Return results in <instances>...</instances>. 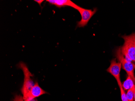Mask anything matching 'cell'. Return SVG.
Returning a JSON list of instances; mask_svg holds the SVG:
<instances>
[{"label":"cell","instance_id":"5bb4252c","mask_svg":"<svg viewBox=\"0 0 135 101\" xmlns=\"http://www.w3.org/2000/svg\"><path fill=\"white\" fill-rule=\"evenodd\" d=\"M134 101H135V93H134Z\"/></svg>","mask_w":135,"mask_h":101},{"label":"cell","instance_id":"9a60e30c","mask_svg":"<svg viewBox=\"0 0 135 101\" xmlns=\"http://www.w3.org/2000/svg\"><path fill=\"white\" fill-rule=\"evenodd\" d=\"M24 101H27V100H24Z\"/></svg>","mask_w":135,"mask_h":101},{"label":"cell","instance_id":"9c48e42d","mask_svg":"<svg viewBox=\"0 0 135 101\" xmlns=\"http://www.w3.org/2000/svg\"><path fill=\"white\" fill-rule=\"evenodd\" d=\"M135 91V85L127 91L126 93L128 101H134V93Z\"/></svg>","mask_w":135,"mask_h":101},{"label":"cell","instance_id":"52a82bcc","mask_svg":"<svg viewBox=\"0 0 135 101\" xmlns=\"http://www.w3.org/2000/svg\"><path fill=\"white\" fill-rule=\"evenodd\" d=\"M46 93H47L44 91V89H42L39 86L37 82H36L35 83V85L32 88V89L29 93L25 100H27V101H30L34 99L39 97L43 94Z\"/></svg>","mask_w":135,"mask_h":101},{"label":"cell","instance_id":"ba28073f","mask_svg":"<svg viewBox=\"0 0 135 101\" xmlns=\"http://www.w3.org/2000/svg\"><path fill=\"white\" fill-rule=\"evenodd\" d=\"M135 85V83L132 79L128 76L126 80L122 84V86L125 91H128Z\"/></svg>","mask_w":135,"mask_h":101},{"label":"cell","instance_id":"6da1fadb","mask_svg":"<svg viewBox=\"0 0 135 101\" xmlns=\"http://www.w3.org/2000/svg\"><path fill=\"white\" fill-rule=\"evenodd\" d=\"M124 43L121 51L124 57L128 60L135 62V32L129 35L122 36Z\"/></svg>","mask_w":135,"mask_h":101},{"label":"cell","instance_id":"7c38bea8","mask_svg":"<svg viewBox=\"0 0 135 101\" xmlns=\"http://www.w3.org/2000/svg\"><path fill=\"white\" fill-rule=\"evenodd\" d=\"M35 2H37L39 5H41L42 3L44 2V0H42V1H41V0H35Z\"/></svg>","mask_w":135,"mask_h":101},{"label":"cell","instance_id":"4fadbf2b","mask_svg":"<svg viewBox=\"0 0 135 101\" xmlns=\"http://www.w3.org/2000/svg\"><path fill=\"white\" fill-rule=\"evenodd\" d=\"M30 101H38V100L36 98H35Z\"/></svg>","mask_w":135,"mask_h":101},{"label":"cell","instance_id":"8992f818","mask_svg":"<svg viewBox=\"0 0 135 101\" xmlns=\"http://www.w3.org/2000/svg\"><path fill=\"white\" fill-rule=\"evenodd\" d=\"M46 1L50 4L55 5L58 8L69 6L78 10L80 7L70 0H47Z\"/></svg>","mask_w":135,"mask_h":101},{"label":"cell","instance_id":"30bf717a","mask_svg":"<svg viewBox=\"0 0 135 101\" xmlns=\"http://www.w3.org/2000/svg\"><path fill=\"white\" fill-rule=\"evenodd\" d=\"M120 90V95H121V98L122 101H128L126 93L125 92V91L123 89V87L122 86V83H120L118 84Z\"/></svg>","mask_w":135,"mask_h":101},{"label":"cell","instance_id":"277c9868","mask_svg":"<svg viewBox=\"0 0 135 101\" xmlns=\"http://www.w3.org/2000/svg\"><path fill=\"white\" fill-rule=\"evenodd\" d=\"M77 10L81 14V19L77 22V27L81 28L85 27L88 24L91 18L96 13L97 9L95 8L93 10L88 9L80 7Z\"/></svg>","mask_w":135,"mask_h":101},{"label":"cell","instance_id":"3957f363","mask_svg":"<svg viewBox=\"0 0 135 101\" xmlns=\"http://www.w3.org/2000/svg\"><path fill=\"white\" fill-rule=\"evenodd\" d=\"M116 57L119 62L121 63L123 69L126 72L128 76H130L135 83V77L134 76V70H135V64L132 61L127 60L124 57L121 51V47H119L116 51Z\"/></svg>","mask_w":135,"mask_h":101},{"label":"cell","instance_id":"8fae6325","mask_svg":"<svg viewBox=\"0 0 135 101\" xmlns=\"http://www.w3.org/2000/svg\"><path fill=\"white\" fill-rule=\"evenodd\" d=\"M13 101H24L23 97L20 95H16L13 99Z\"/></svg>","mask_w":135,"mask_h":101},{"label":"cell","instance_id":"5b68a950","mask_svg":"<svg viewBox=\"0 0 135 101\" xmlns=\"http://www.w3.org/2000/svg\"><path fill=\"white\" fill-rule=\"evenodd\" d=\"M122 65L120 62H117L116 58L113 59L110 64L107 70V72L110 74L117 81L118 84L121 83L120 78V72Z\"/></svg>","mask_w":135,"mask_h":101},{"label":"cell","instance_id":"7a4b0ae2","mask_svg":"<svg viewBox=\"0 0 135 101\" xmlns=\"http://www.w3.org/2000/svg\"><path fill=\"white\" fill-rule=\"evenodd\" d=\"M18 67L22 69L24 74V81L21 92L23 95V97L24 100L26 99L28 94L32 88L35 85V83L31 78L32 74L29 70L26 64L23 62H20L18 64Z\"/></svg>","mask_w":135,"mask_h":101}]
</instances>
